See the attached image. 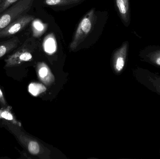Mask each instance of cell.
Listing matches in <instances>:
<instances>
[{"label": "cell", "mask_w": 160, "mask_h": 159, "mask_svg": "<svg viewBox=\"0 0 160 159\" xmlns=\"http://www.w3.org/2000/svg\"><path fill=\"white\" fill-rule=\"evenodd\" d=\"M36 0H19L0 15V31L13 21L27 14Z\"/></svg>", "instance_id": "cell-1"}, {"label": "cell", "mask_w": 160, "mask_h": 159, "mask_svg": "<svg viewBox=\"0 0 160 159\" xmlns=\"http://www.w3.org/2000/svg\"><path fill=\"white\" fill-rule=\"evenodd\" d=\"M33 44L32 39H27L11 54L8 55L5 59V67L20 66L23 63L31 60L33 58Z\"/></svg>", "instance_id": "cell-2"}, {"label": "cell", "mask_w": 160, "mask_h": 159, "mask_svg": "<svg viewBox=\"0 0 160 159\" xmlns=\"http://www.w3.org/2000/svg\"><path fill=\"white\" fill-rule=\"evenodd\" d=\"M134 76L140 84L160 96V75L148 69L138 67L134 71Z\"/></svg>", "instance_id": "cell-3"}, {"label": "cell", "mask_w": 160, "mask_h": 159, "mask_svg": "<svg viewBox=\"0 0 160 159\" xmlns=\"http://www.w3.org/2000/svg\"><path fill=\"white\" fill-rule=\"evenodd\" d=\"M94 17L95 11L92 9L82 19L70 44V48L72 50L77 48L89 34L93 27Z\"/></svg>", "instance_id": "cell-4"}, {"label": "cell", "mask_w": 160, "mask_h": 159, "mask_svg": "<svg viewBox=\"0 0 160 159\" xmlns=\"http://www.w3.org/2000/svg\"><path fill=\"white\" fill-rule=\"evenodd\" d=\"M34 19L33 16L27 14L16 19L0 31V38L11 37L19 33Z\"/></svg>", "instance_id": "cell-5"}, {"label": "cell", "mask_w": 160, "mask_h": 159, "mask_svg": "<svg viewBox=\"0 0 160 159\" xmlns=\"http://www.w3.org/2000/svg\"><path fill=\"white\" fill-rule=\"evenodd\" d=\"M139 56L142 61L160 68V46H147L140 51Z\"/></svg>", "instance_id": "cell-6"}, {"label": "cell", "mask_w": 160, "mask_h": 159, "mask_svg": "<svg viewBox=\"0 0 160 159\" xmlns=\"http://www.w3.org/2000/svg\"><path fill=\"white\" fill-rule=\"evenodd\" d=\"M21 44L20 37L18 35L11 36L9 39L0 42V59L11 54Z\"/></svg>", "instance_id": "cell-7"}, {"label": "cell", "mask_w": 160, "mask_h": 159, "mask_svg": "<svg viewBox=\"0 0 160 159\" xmlns=\"http://www.w3.org/2000/svg\"><path fill=\"white\" fill-rule=\"evenodd\" d=\"M120 18L124 24L128 26L130 23L129 0H115Z\"/></svg>", "instance_id": "cell-8"}, {"label": "cell", "mask_w": 160, "mask_h": 159, "mask_svg": "<svg viewBox=\"0 0 160 159\" xmlns=\"http://www.w3.org/2000/svg\"><path fill=\"white\" fill-rule=\"evenodd\" d=\"M128 46V42L126 41L116 53L115 67L118 72L122 71L125 66Z\"/></svg>", "instance_id": "cell-9"}, {"label": "cell", "mask_w": 160, "mask_h": 159, "mask_svg": "<svg viewBox=\"0 0 160 159\" xmlns=\"http://www.w3.org/2000/svg\"><path fill=\"white\" fill-rule=\"evenodd\" d=\"M82 0H45V3L51 6L70 5L80 2Z\"/></svg>", "instance_id": "cell-10"}, {"label": "cell", "mask_w": 160, "mask_h": 159, "mask_svg": "<svg viewBox=\"0 0 160 159\" xmlns=\"http://www.w3.org/2000/svg\"><path fill=\"white\" fill-rule=\"evenodd\" d=\"M44 47L47 53L51 54L56 50V42L52 35H49L47 37L44 43Z\"/></svg>", "instance_id": "cell-11"}, {"label": "cell", "mask_w": 160, "mask_h": 159, "mask_svg": "<svg viewBox=\"0 0 160 159\" xmlns=\"http://www.w3.org/2000/svg\"><path fill=\"white\" fill-rule=\"evenodd\" d=\"M46 87L40 84H31L29 86V91L34 96H37L38 94L46 91Z\"/></svg>", "instance_id": "cell-12"}, {"label": "cell", "mask_w": 160, "mask_h": 159, "mask_svg": "<svg viewBox=\"0 0 160 159\" xmlns=\"http://www.w3.org/2000/svg\"><path fill=\"white\" fill-rule=\"evenodd\" d=\"M19 0H0V15Z\"/></svg>", "instance_id": "cell-13"}, {"label": "cell", "mask_w": 160, "mask_h": 159, "mask_svg": "<svg viewBox=\"0 0 160 159\" xmlns=\"http://www.w3.org/2000/svg\"><path fill=\"white\" fill-rule=\"evenodd\" d=\"M49 70L48 67L44 63L40 65V68L38 70V74L40 78H44L47 77L48 73Z\"/></svg>", "instance_id": "cell-14"}, {"label": "cell", "mask_w": 160, "mask_h": 159, "mask_svg": "<svg viewBox=\"0 0 160 159\" xmlns=\"http://www.w3.org/2000/svg\"><path fill=\"white\" fill-rule=\"evenodd\" d=\"M0 103L4 106H6L7 105L6 102L5 100L3 94L1 89H0Z\"/></svg>", "instance_id": "cell-15"}, {"label": "cell", "mask_w": 160, "mask_h": 159, "mask_svg": "<svg viewBox=\"0 0 160 159\" xmlns=\"http://www.w3.org/2000/svg\"><path fill=\"white\" fill-rule=\"evenodd\" d=\"M43 26L42 25V24H41V23H39V22H36L35 23V28L36 29H37V30H42L43 29Z\"/></svg>", "instance_id": "cell-16"}, {"label": "cell", "mask_w": 160, "mask_h": 159, "mask_svg": "<svg viewBox=\"0 0 160 159\" xmlns=\"http://www.w3.org/2000/svg\"></svg>", "instance_id": "cell-17"}]
</instances>
